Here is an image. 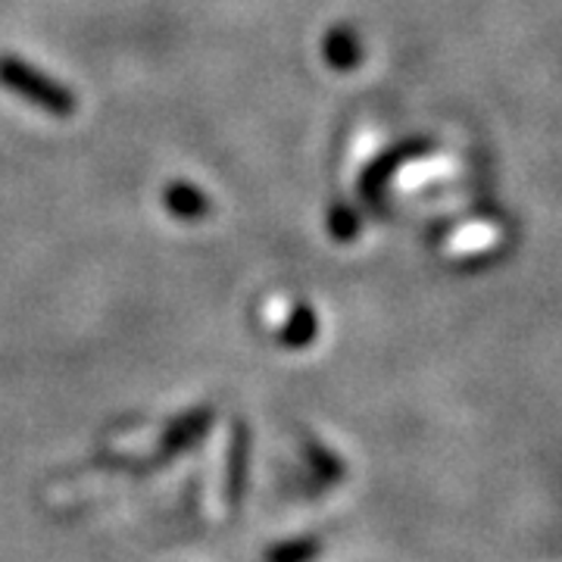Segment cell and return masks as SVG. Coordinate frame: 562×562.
Segmentation results:
<instances>
[{
  "mask_svg": "<svg viewBox=\"0 0 562 562\" xmlns=\"http://www.w3.org/2000/svg\"><path fill=\"white\" fill-rule=\"evenodd\" d=\"M313 335H316V313L313 310H306L301 306L291 322H288V328H284V335H281V341L291 344V347H301V344L313 341Z\"/></svg>",
  "mask_w": 562,
  "mask_h": 562,
  "instance_id": "277c9868",
  "label": "cell"
},
{
  "mask_svg": "<svg viewBox=\"0 0 562 562\" xmlns=\"http://www.w3.org/2000/svg\"><path fill=\"white\" fill-rule=\"evenodd\" d=\"M0 85L25 98L29 103L41 106V110H47L50 116H72L76 113L72 91L50 76L38 72L35 66H29L20 57H0Z\"/></svg>",
  "mask_w": 562,
  "mask_h": 562,
  "instance_id": "6da1fadb",
  "label": "cell"
},
{
  "mask_svg": "<svg viewBox=\"0 0 562 562\" xmlns=\"http://www.w3.org/2000/svg\"><path fill=\"white\" fill-rule=\"evenodd\" d=\"M328 228H331V235H335L338 241H353V238H357V232H360V220H357V213H353V210H347V206H335V210L328 213Z\"/></svg>",
  "mask_w": 562,
  "mask_h": 562,
  "instance_id": "5b68a950",
  "label": "cell"
},
{
  "mask_svg": "<svg viewBox=\"0 0 562 562\" xmlns=\"http://www.w3.org/2000/svg\"><path fill=\"white\" fill-rule=\"evenodd\" d=\"M162 201H166L169 213H172L176 220L198 222L210 213V201L203 198L194 184H188V181H172V184L166 188Z\"/></svg>",
  "mask_w": 562,
  "mask_h": 562,
  "instance_id": "7a4b0ae2",
  "label": "cell"
},
{
  "mask_svg": "<svg viewBox=\"0 0 562 562\" xmlns=\"http://www.w3.org/2000/svg\"><path fill=\"white\" fill-rule=\"evenodd\" d=\"M322 54H325V60L331 69H353L357 63H360V41L357 35L350 32V29H331L328 35H325V44H322Z\"/></svg>",
  "mask_w": 562,
  "mask_h": 562,
  "instance_id": "3957f363",
  "label": "cell"
}]
</instances>
